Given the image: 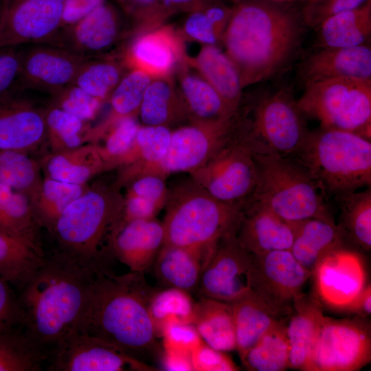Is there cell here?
<instances>
[{"label": "cell", "mask_w": 371, "mask_h": 371, "mask_svg": "<svg viewBox=\"0 0 371 371\" xmlns=\"http://www.w3.org/2000/svg\"><path fill=\"white\" fill-rule=\"evenodd\" d=\"M106 269L58 249L21 290L24 334L45 359L77 330L94 284Z\"/></svg>", "instance_id": "1"}, {"label": "cell", "mask_w": 371, "mask_h": 371, "mask_svg": "<svg viewBox=\"0 0 371 371\" xmlns=\"http://www.w3.org/2000/svg\"><path fill=\"white\" fill-rule=\"evenodd\" d=\"M222 41L243 88L276 74L297 48L300 25L291 10L267 0H235Z\"/></svg>", "instance_id": "2"}, {"label": "cell", "mask_w": 371, "mask_h": 371, "mask_svg": "<svg viewBox=\"0 0 371 371\" xmlns=\"http://www.w3.org/2000/svg\"><path fill=\"white\" fill-rule=\"evenodd\" d=\"M155 289L144 273L114 275L109 269L99 275L77 332L101 339L140 360L160 351L148 312Z\"/></svg>", "instance_id": "3"}, {"label": "cell", "mask_w": 371, "mask_h": 371, "mask_svg": "<svg viewBox=\"0 0 371 371\" xmlns=\"http://www.w3.org/2000/svg\"><path fill=\"white\" fill-rule=\"evenodd\" d=\"M162 222L164 243L210 256L217 241L236 232L241 207L222 202L190 179L169 188Z\"/></svg>", "instance_id": "4"}, {"label": "cell", "mask_w": 371, "mask_h": 371, "mask_svg": "<svg viewBox=\"0 0 371 371\" xmlns=\"http://www.w3.org/2000/svg\"><path fill=\"white\" fill-rule=\"evenodd\" d=\"M252 155L257 181L247 201L265 205L287 221L317 218L336 225L322 184L302 164L289 157Z\"/></svg>", "instance_id": "5"}, {"label": "cell", "mask_w": 371, "mask_h": 371, "mask_svg": "<svg viewBox=\"0 0 371 371\" xmlns=\"http://www.w3.org/2000/svg\"><path fill=\"white\" fill-rule=\"evenodd\" d=\"M114 182L95 183L61 214L50 233L58 250L105 264L124 196Z\"/></svg>", "instance_id": "6"}, {"label": "cell", "mask_w": 371, "mask_h": 371, "mask_svg": "<svg viewBox=\"0 0 371 371\" xmlns=\"http://www.w3.org/2000/svg\"><path fill=\"white\" fill-rule=\"evenodd\" d=\"M322 184L335 196L371 184V143L357 134L338 130L308 131L294 154Z\"/></svg>", "instance_id": "7"}, {"label": "cell", "mask_w": 371, "mask_h": 371, "mask_svg": "<svg viewBox=\"0 0 371 371\" xmlns=\"http://www.w3.org/2000/svg\"><path fill=\"white\" fill-rule=\"evenodd\" d=\"M296 101L284 90L265 94L237 111L233 131L255 155L289 157L308 132Z\"/></svg>", "instance_id": "8"}, {"label": "cell", "mask_w": 371, "mask_h": 371, "mask_svg": "<svg viewBox=\"0 0 371 371\" xmlns=\"http://www.w3.org/2000/svg\"><path fill=\"white\" fill-rule=\"evenodd\" d=\"M296 104L320 128L350 132L370 141L371 80L341 77L310 83Z\"/></svg>", "instance_id": "9"}, {"label": "cell", "mask_w": 371, "mask_h": 371, "mask_svg": "<svg viewBox=\"0 0 371 371\" xmlns=\"http://www.w3.org/2000/svg\"><path fill=\"white\" fill-rule=\"evenodd\" d=\"M189 174L196 185L215 199L240 207L251 196L257 181L252 153L233 129L213 155Z\"/></svg>", "instance_id": "10"}, {"label": "cell", "mask_w": 371, "mask_h": 371, "mask_svg": "<svg viewBox=\"0 0 371 371\" xmlns=\"http://www.w3.org/2000/svg\"><path fill=\"white\" fill-rule=\"evenodd\" d=\"M371 361L368 317L324 315L307 371H357Z\"/></svg>", "instance_id": "11"}, {"label": "cell", "mask_w": 371, "mask_h": 371, "mask_svg": "<svg viewBox=\"0 0 371 371\" xmlns=\"http://www.w3.org/2000/svg\"><path fill=\"white\" fill-rule=\"evenodd\" d=\"M311 276L290 250L252 254L251 291L282 317L291 315L294 300Z\"/></svg>", "instance_id": "12"}, {"label": "cell", "mask_w": 371, "mask_h": 371, "mask_svg": "<svg viewBox=\"0 0 371 371\" xmlns=\"http://www.w3.org/2000/svg\"><path fill=\"white\" fill-rule=\"evenodd\" d=\"M236 234H227L216 243L200 277L196 289L200 297L232 303L251 291L252 254Z\"/></svg>", "instance_id": "13"}, {"label": "cell", "mask_w": 371, "mask_h": 371, "mask_svg": "<svg viewBox=\"0 0 371 371\" xmlns=\"http://www.w3.org/2000/svg\"><path fill=\"white\" fill-rule=\"evenodd\" d=\"M0 48L50 45L63 25L64 0H1Z\"/></svg>", "instance_id": "14"}, {"label": "cell", "mask_w": 371, "mask_h": 371, "mask_svg": "<svg viewBox=\"0 0 371 371\" xmlns=\"http://www.w3.org/2000/svg\"><path fill=\"white\" fill-rule=\"evenodd\" d=\"M234 119L212 123L192 122L172 130L166 155L148 173L166 178L173 173L194 171L228 139Z\"/></svg>", "instance_id": "15"}, {"label": "cell", "mask_w": 371, "mask_h": 371, "mask_svg": "<svg viewBox=\"0 0 371 371\" xmlns=\"http://www.w3.org/2000/svg\"><path fill=\"white\" fill-rule=\"evenodd\" d=\"M50 371L155 370L117 347L77 331L66 338L49 357Z\"/></svg>", "instance_id": "16"}, {"label": "cell", "mask_w": 371, "mask_h": 371, "mask_svg": "<svg viewBox=\"0 0 371 371\" xmlns=\"http://www.w3.org/2000/svg\"><path fill=\"white\" fill-rule=\"evenodd\" d=\"M311 277L315 297L324 307L344 312L366 285L361 256L348 247L336 249L318 263Z\"/></svg>", "instance_id": "17"}, {"label": "cell", "mask_w": 371, "mask_h": 371, "mask_svg": "<svg viewBox=\"0 0 371 371\" xmlns=\"http://www.w3.org/2000/svg\"><path fill=\"white\" fill-rule=\"evenodd\" d=\"M86 59L56 46L33 44L21 50L17 85L22 89L39 90L53 95L72 83Z\"/></svg>", "instance_id": "18"}, {"label": "cell", "mask_w": 371, "mask_h": 371, "mask_svg": "<svg viewBox=\"0 0 371 371\" xmlns=\"http://www.w3.org/2000/svg\"><path fill=\"white\" fill-rule=\"evenodd\" d=\"M119 16L106 1L79 21L61 27L50 45L85 58L102 56L118 41Z\"/></svg>", "instance_id": "19"}, {"label": "cell", "mask_w": 371, "mask_h": 371, "mask_svg": "<svg viewBox=\"0 0 371 371\" xmlns=\"http://www.w3.org/2000/svg\"><path fill=\"white\" fill-rule=\"evenodd\" d=\"M46 137L45 108L10 95L0 100V149L26 153Z\"/></svg>", "instance_id": "20"}, {"label": "cell", "mask_w": 371, "mask_h": 371, "mask_svg": "<svg viewBox=\"0 0 371 371\" xmlns=\"http://www.w3.org/2000/svg\"><path fill=\"white\" fill-rule=\"evenodd\" d=\"M165 242L162 222L156 218L137 219L120 226L112 236L111 256L131 271L144 273L155 261Z\"/></svg>", "instance_id": "21"}, {"label": "cell", "mask_w": 371, "mask_h": 371, "mask_svg": "<svg viewBox=\"0 0 371 371\" xmlns=\"http://www.w3.org/2000/svg\"><path fill=\"white\" fill-rule=\"evenodd\" d=\"M241 218L236 237L252 254L290 250L293 234L290 223L265 205L247 201L241 207Z\"/></svg>", "instance_id": "22"}, {"label": "cell", "mask_w": 371, "mask_h": 371, "mask_svg": "<svg viewBox=\"0 0 371 371\" xmlns=\"http://www.w3.org/2000/svg\"><path fill=\"white\" fill-rule=\"evenodd\" d=\"M171 30L156 27L136 37L122 58L126 67L155 78L168 74L181 55L180 41Z\"/></svg>", "instance_id": "23"}, {"label": "cell", "mask_w": 371, "mask_h": 371, "mask_svg": "<svg viewBox=\"0 0 371 371\" xmlns=\"http://www.w3.org/2000/svg\"><path fill=\"white\" fill-rule=\"evenodd\" d=\"M302 76L306 85L341 77L371 80V49L364 44L324 48L304 63Z\"/></svg>", "instance_id": "24"}, {"label": "cell", "mask_w": 371, "mask_h": 371, "mask_svg": "<svg viewBox=\"0 0 371 371\" xmlns=\"http://www.w3.org/2000/svg\"><path fill=\"white\" fill-rule=\"evenodd\" d=\"M324 317L323 306L315 297L302 293L294 300L287 324L289 369L307 371Z\"/></svg>", "instance_id": "25"}, {"label": "cell", "mask_w": 371, "mask_h": 371, "mask_svg": "<svg viewBox=\"0 0 371 371\" xmlns=\"http://www.w3.org/2000/svg\"><path fill=\"white\" fill-rule=\"evenodd\" d=\"M293 234L290 251L311 274L328 254L346 247V238L337 225L317 218L289 221Z\"/></svg>", "instance_id": "26"}, {"label": "cell", "mask_w": 371, "mask_h": 371, "mask_svg": "<svg viewBox=\"0 0 371 371\" xmlns=\"http://www.w3.org/2000/svg\"><path fill=\"white\" fill-rule=\"evenodd\" d=\"M209 258L196 250L164 243L153 262L155 274L164 287L190 293L196 291Z\"/></svg>", "instance_id": "27"}, {"label": "cell", "mask_w": 371, "mask_h": 371, "mask_svg": "<svg viewBox=\"0 0 371 371\" xmlns=\"http://www.w3.org/2000/svg\"><path fill=\"white\" fill-rule=\"evenodd\" d=\"M43 168L46 177L75 184H86L95 175L111 170L94 143L52 153L44 159Z\"/></svg>", "instance_id": "28"}, {"label": "cell", "mask_w": 371, "mask_h": 371, "mask_svg": "<svg viewBox=\"0 0 371 371\" xmlns=\"http://www.w3.org/2000/svg\"><path fill=\"white\" fill-rule=\"evenodd\" d=\"M192 323L202 340L210 347L225 352L236 350L231 303L200 297L194 303Z\"/></svg>", "instance_id": "29"}, {"label": "cell", "mask_w": 371, "mask_h": 371, "mask_svg": "<svg viewBox=\"0 0 371 371\" xmlns=\"http://www.w3.org/2000/svg\"><path fill=\"white\" fill-rule=\"evenodd\" d=\"M201 76L218 92L236 113L242 102V89L238 69L226 53L216 45H205L195 58Z\"/></svg>", "instance_id": "30"}, {"label": "cell", "mask_w": 371, "mask_h": 371, "mask_svg": "<svg viewBox=\"0 0 371 371\" xmlns=\"http://www.w3.org/2000/svg\"><path fill=\"white\" fill-rule=\"evenodd\" d=\"M45 258L41 247L0 232V276L20 291Z\"/></svg>", "instance_id": "31"}, {"label": "cell", "mask_w": 371, "mask_h": 371, "mask_svg": "<svg viewBox=\"0 0 371 371\" xmlns=\"http://www.w3.org/2000/svg\"><path fill=\"white\" fill-rule=\"evenodd\" d=\"M324 48L364 45L371 33V0L355 9L332 15L319 25Z\"/></svg>", "instance_id": "32"}, {"label": "cell", "mask_w": 371, "mask_h": 371, "mask_svg": "<svg viewBox=\"0 0 371 371\" xmlns=\"http://www.w3.org/2000/svg\"><path fill=\"white\" fill-rule=\"evenodd\" d=\"M180 91L192 122L212 123L236 115L201 76L184 73L180 79Z\"/></svg>", "instance_id": "33"}, {"label": "cell", "mask_w": 371, "mask_h": 371, "mask_svg": "<svg viewBox=\"0 0 371 371\" xmlns=\"http://www.w3.org/2000/svg\"><path fill=\"white\" fill-rule=\"evenodd\" d=\"M231 304L234 319L236 350L240 357L282 317L251 291Z\"/></svg>", "instance_id": "34"}, {"label": "cell", "mask_w": 371, "mask_h": 371, "mask_svg": "<svg viewBox=\"0 0 371 371\" xmlns=\"http://www.w3.org/2000/svg\"><path fill=\"white\" fill-rule=\"evenodd\" d=\"M289 316L279 318L260 339L240 357L249 371H284L289 369L287 324Z\"/></svg>", "instance_id": "35"}, {"label": "cell", "mask_w": 371, "mask_h": 371, "mask_svg": "<svg viewBox=\"0 0 371 371\" xmlns=\"http://www.w3.org/2000/svg\"><path fill=\"white\" fill-rule=\"evenodd\" d=\"M151 78L147 73L137 69H130L125 72L107 100L111 107L109 116L102 123L92 128L93 143L118 120L138 115L144 94L152 80Z\"/></svg>", "instance_id": "36"}, {"label": "cell", "mask_w": 371, "mask_h": 371, "mask_svg": "<svg viewBox=\"0 0 371 371\" xmlns=\"http://www.w3.org/2000/svg\"><path fill=\"white\" fill-rule=\"evenodd\" d=\"M39 227L30 198L0 182V232L41 247Z\"/></svg>", "instance_id": "37"}, {"label": "cell", "mask_w": 371, "mask_h": 371, "mask_svg": "<svg viewBox=\"0 0 371 371\" xmlns=\"http://www.w3.org/2000/svg\"><path fill=\"white\" fill-rule=\"evenodd\" d=\"M138 115L142 125L165 126L188 116V111L180 95H177L174 87L164 77L152 80L147 87Z\"/></svg>", "instance_id": "38"}, {"label": "cell", "mask_w": 371, "mask_h": 371, "mask_svg": "<svg viewBox=\"0 0 371 371\" xmlns=\"http://www.w3.org/2000/svg\"><path fill=\"white\" fill-rule=\"evenodd\" d=\"M340 207L337 225L346 240L364 251L371 249V190L353 192L337 196Z\"/></svg>", "instance_id": "39"}, {"label": "cell", "mask_w": 371, "mask_h": 371, "mask_svg": "<svg viewBox=\"0 0 371 371\" xmlns=\"http://www.w3.org/2000/svg\"><path fill=\"white\" fill-rule=\"evenodd\" d=\"M88 188L87 183H70L45 177L38 197L32 204L39 227L51 233L64 210Z\"/></svg>", "instance_id": "40"}, {"label": "cell", "mask_w": 371, "mask_h": 371, "mask_svg": "<svg viewBox=\"0 0 371 371\" xmlns=\"http://www.w3.org/2000/svg\"><path fill=\"white\" fill-rule=\"evenodd\" d=\"M125 68L127 67L122 59L87 58L71 84L105 102L125 74Z\"/></svg>", "instance_id": "41"}, {"label": "cell", "mask_w": 371, "mask_h": 371, "mask_svg": "<svg viewBox=\"0 0 371 371\" xmlns=\"http://www.w3.org/2000/svg\"><path fill=\"white\" fill-rule=\"evenodd\" d=\"M47 137L53 153L75 148L91 143V130L85 122L50 104L45 108Z\"/></svg>", "instance_id": "42"}, {"label": "cell", "mask_w": 371, "mask_h": 371, "mask_svg": "<svg viewBox=\"0 0 371 371\" xmlns=\"http://www.w3.org/2000/svg\"><path fill=\"white\" fill-rule=\"evenodd\" d=\"M43 180L40 165L26 153L0 149V182L25 193L32 204L39 194Z\"/></svg>", "instance_id": "43"}, {"label": "cell", "mask_w": 371, "mask_h": 371, "mask_svg": "<svg viewBox=\"0 0 371 371\" xmlns=\"http://www.w3.org/2000/svg\"><path fill=\"white\" fill-rule=\"evenodd\" d=\"M233 7L225 0H220L190 12L183 24L184 33L205 45H216L222 41Z\"/></svg>", "instance_id": "44"}, {"label": "cell", "mask_w": 371, "mask_h": 371, "mask_svg": "<svg viewBox=\"0 0 371 371\" xmlns=\"http://www.w3.org/2000/svg\"><path fill=\"white\" fill-rule=\"evenodd\" d=\"M194 303L189 293L164 287L155 289L148 303V312L157 337H161L164 326L170 321L192 323Z\"/></svg>", "instance_id": "45"}, {"label": "cell", "mask_w": 371, "mask_h": 371, "mask_svg": "<svg viewBox=\"0 0 371 371\" xmlns=\"http://www.w3.org/2000/svg\"><path fill=\"white\" fill-rule=\"evenodd\" d=\"M45 359L24 333L0 328V371H38Z\"/></svg>", "instance_id": "46"}, {"label": "cell", "mask_w": 371, "mask_h": 371, "mask_svg": "<svg viewBox=\"0 0 371 371\" xmlns=\"http://www.w3.org/2000/svg\"><path fill=\"white\" fill-rule=\"evenodd\" d=\"M140 125L136 117L122 118L110 126L94 143L111 170L121 166L134 144Z\"/></svg>", "instance_id": "47"}, {"label": "cell", "mask_w": 371, "mask_h": 371, "mask_svg": "<svg viewBox=\"0 0 371 371\" xmlns=\"http://www.w3.org/2000/svg\"><path fill=\"white\" fill-rule=\"evenodd\" d=\"M52 97V104L87 122L95 117L104 103L73 84L64 87Z\"/></svg>", "instance_id": "48"}, {"label": "cell", "mask_w": 371, "mask_h": 371, "mask_svg": "<svg viewBox=\"0 0 371 371\" xmlns=\"http://www.w3.org/2000/svg\"><path fill=\"white\" fill-rule=\"evenodd\" d=\"M163 349L192 355L203 342L192 323L179 320L169 322L164 328Z\"/></svg>", "instance_id": "49"}, {"label": "cell", "mask_w": 371, "mask_h": 371, "mask_svg": "<svg viewBox=\"0 0 371 371\" xmlns=\"http://www.w3.org/2000/svg\"><path fill=\"white\" fill-rule=\"evenodd\" d=\"M124 187L125 195L139 197L161 210L165 207L169 192L165 177L157 174H143L131 179Z\"/></svg>", "instance_id": "50"}, {"label": "cell", "mask_w": 371, "mask_h": 371, "mask_svg": "<svg viewBox=\"0 0 371 371\" xmlns=\"http://www.w3.org/2000/svg\"><path fill=\"white\" fill-rule=\"evenodd\" d=\"M368 0H315L305 4L302 19L308 25L319 26L328 17L363 5Z\"/></svg>", "instance_id": "51"}, {"label": "cell", "mask_w": 371, "mask_h": 371, "mask_svg": "<svg viewBox=\"0 0 371 371\" xmlns=\"http://www.w3.org/2000/svg\"><path fill=\"white\" fill-rule=\"evenodd\" d=\"M124 11L140 25H155L171 12L161 0H117Z\"/></svg>", "instance_id": "52"}, {"label": "cell", "mask_w": 371, "mask_h": 371, "mask_svg": "<svg viewBox=\"0 0 371 371\" xmlns=\"http://www.w3.org/2000/svg\"><path fill=\"white\" fill-rule=\"evenodd\" d=\"M192 361L196 371H237L240 368L225 352L204 341L192 352Z\"/></svg>", "instance_id": "53"}, {"label": "cell", "mask_w": 371, "mask_h": 371, "mask_svg": "<svg viewBox=\"0 0 371 371\" xmlns=\"http://www.w3.org/2000/svg\"><path fill=\"white\" fill-rule=\"evenodd\" d=\"M21 63V50L17 47L0 48V100L17 85Z\"/></svg>", "instance_id": "54"}, {"label": "cell", "mask_w": 371, "mask_h": 371, "mask_svg": "<svg viewBox=\"0 0 371 371\" xmlns=\"http://www.w3.org/2000/svg\"><path fill=\"white\" fill-rule=\"evenodd\" d=\"M23 324V315L19 299L9 283L0 276V328L14 327Z\"/></svg>", "instance_id": "55"}, {"label": "cell", "mask_w": 371, "mask_h": 371, "mask_svg": "<svg viewBox=\"0 0 371 371\" xmlns=\"http://www.w3.org/2000/svg\"><path fill=\"white\" fill-rule=\"evenodd\" d=\"M104 2L105 0H64L62 27L79 21Z\"/></svg>", "instance_id": "56"}, {"label": "cell", "mask_w": 371, "mask_h": 371, "mask_svg": "<svg viewBox=\"0 0 371 371\" xmlns=\"http://www.w3.org/2000/svg\"><path fill=\"white\" fill-rule=\"evenodd\" d=\"M161 364L165 370H194L192 355L163 349Z\"/></svg>", "instance_id": "57"}, {"label": "cell", "mask_w": 371, "mask_h": 371, "mask_svg": "<svg viewBox=\"0 0 371 371\" xmlns=\"http://www.w3.org/2000/svg\"><path fill=\"white\" fill-rule=\"evenodd\" d=\"M344 313L354 314L360 317H368L371 315V285L366 284L361 292L344 310Z\"/></svg>", "instance_id": "58"}, {"label": "cell", "mask_w": 371, "mask_h": 371, "mask_svg": "<svg viewBox=\"0 0 371 371\" xmlns=\"http://www.w3.org/2000/svg\"><path fill=\"white\" fill-rule=\"evenodd\" d=\"M171 13L190 12L220 0H161Z\"/></svg>", "instance_id": "59"}, {"label": "cell", "mask_w": 371, "mask_h": 371, "mask_svg": "<svg viewBox=\"0 0 371 371\" xmlns=\"http://www.w3.org/2000/svg\"><path fill=\"white\" fill-rule=\"evenodd\" d=\"M275 3H289L294 0H267Z\"/></svg>", "instance_id": "60"}, {"label": "cell", "mask_w": 371, "mask_h": 371, "mask_svg": "<svg viewBox=\"0 0 371 371\" xmlns=\"http://www.w3.org/2000/svg\"><path fill=\"white\" fill-rule=\"evenodd\" d=\"M299 1H302V2L305 3V4H306V3L313 2V1H314L315 0H299Z\"/></svg>", "instance_id": "61"}, {"label": "cell", "mask_w": 371, "mask_h": 371, "mask_svg": "<svg viewBox=\"0 0 371 371\" xmlns=\"http://www.w3.org/2000/svg\"><path fill=\"white\" fill-rule=\"evenodd\" d=\"M1 0H0V18H1Z\"/></svg>", "instance_id": "62"}]
</instances>
